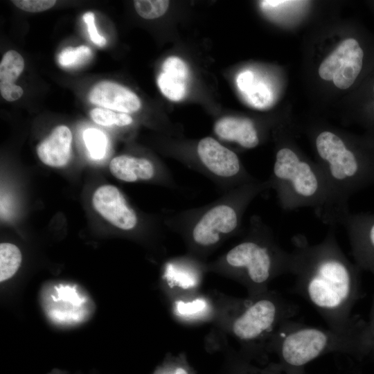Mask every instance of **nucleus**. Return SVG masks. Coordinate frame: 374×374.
Returning <instances> with one entry per match:
<instances>
[{
  "mask_svg": "<svg viewBox=\"0 0 374 374\" xmlns=\"http://www.w3.org/2000/svg\"><path fill=\"white\" fill-rule=\"evenodd\" d=\"M229 309L228 330L244 346V354L254 357L266 351L278 327L298 312L296 305L270 290L235 300Z\"/></svg>",
  "mask_w": 374,
  "mask_h": 374,
  "instance_id": "nucleus-7",
  "label": "nucleus"
},
{
  "mask_svg": "<svg viewBox=\"0 0 374 374\" xmlns=\"http://www.w3.org/2000/svg\"><path fill=\"white\" fill-rule=\"evenodd\" d=\"M291 253L276 241L274 232L258 215L250 217L247 231L237 244L213 262L206 271L229 276L242 284L249 296L269 290L274 279L290 273Z\"/></svg>",
  "mask_w": 374,
  "mask_h": 374,
  "instance_id": "nucleus-3",
  "label": "nucleus"
},
{
  "mask_svg": "<svg viewBox=\"0 0 374 374\" xmlns=\"http://www.w3.org/2000/svg\"><path fill=\"white\" fill-rule=\"evenodd\" d=\"M186 81L172 74L161 73L157 79L162 93L173 101L181 100L186 93Z\"/></svg>",
  "mask_w": 374,
  "mask_h": 374,
  "instance_id": "nucleus-19",
  "label": "nucleus"
},
{
  "mask_svg": "<svg viewBox=\"0 0 374 374\" xmlns=\"http://www.w3.org/2000/svg\"><path fill=\"white\" fill-rule=\"evenodd\" d=\"M247 93L250 102L256 107L264 106L270 100V92L262 84L252 85Z\"/></svg>",
  "mask_w": 374,
  "mask_h": 374,
  "instance_id": "nucleus-27",
  "label": "nucleus"
},
{
  "mask_svg": "<svg viewBox=\"0 0 374 374\" xmlns=\"http://www.w3.org/2000/svg\"><path fill=\"white\" fill-rule=\"evenodd\" d=\"M371 92V97H372V100L371 101V109L368 114V117L367 118V123L371 130L373 133L372 139L374 140V82L371 85H370V90Z\"/></svg>",
  "mask_w": 374,
  "mask_h": 374,
  "instance_id": "nucleus-32",
  "label": "nucleus"
},
{
  "mask_svg": "<svg viewBox=\"0 0 374 374\" xmlns=\"http://www.w3.org/2000/svg\"><path fill=\"white\" fill-rule=\"evenodd\" d=\"M242 354L233 365L231 374H293L286 370L278 361H260Z\"/></svg>",
  "mask_w": 374,
  "mask_h": 374,
  "instance_id": "nucleus-17",
  "label": "nucleus"
},
{
  "mask_svg": "<svg viewBox=\"0 0 374 374\" xmlns=\"http://www.w3.org/2000/svg\"><path fill=\"white\" fill-rule=\"evenodd\" d=\"M364 325L357 329L339 331L303 324L288 319L276 330L266 351L274 353L278 362L294 374H305V366L318 357L332 353L355 357L367 355Z\"/></svg>",
  "mask_w": 374,
  "mask_h": 374,
  "instance_id": "nucleus-6",
  "label": "nucleus"
},
{
  "mask_svg": "<svg viewBox=\"0 0 374 374\" xmlns=\"http://www.w3.org/2000/svg\"><path fill=\"white\" fill-rule=\"evenodd\" d=\"M269 189L268 179H257L204 206L169 211L163 222L170 230L181 236L187 255L204 262L223 242L241 232L248 206L257 196Z\"/></svg>",
  "mask_w": 374,
  "mask_h": 374,
  "instance_id": "nucleus-2",
  "label": "nucleus"
},
{
  "mask_svg": "<svg viewBox=\"0 0 374 374\" xmlns=\"http://www.w3.org/2000/svg\"><path fill=\"white\" fill-rule=\"evenodd\" d=\"M21 262L19 249L11 243L0 244V281L11 278L18 270Z\"/></svg>",
  "mask_w": 374,
  "mask_h": 374,
  "instance_id": "nucleus-18",
  "label": "nucleus"
},
{
  "mask_svg": "<svg viewBox=\"0 0 374 374\" xmlns=\"http://www.w3.org/2000/svg\"><path fill=\"white\" fill-rule=\"evenodd\" d=\"M162 72L176 75L187 80L188 70L186 63L179 57L171 56L168 57L162 66Z\"/></svg>",
  "mask_w": 374,
  "mask_h": 374,
  "instance_id": "nucleus-25",
  "label": "nucleus"
},
{
  "mask_svg": "<svg viewBox=\"0 0 374 374\" xmlns=\"http://www.w3.org/2000/svg\"><path fill=\"white\" fill-rule=\"evenodd\" d=\"M267 179L283 210L310 207L323 223L329 226L338 224L330 190L321 168L293 147L281 145L276 150Z\"/></svg>",
  "mask_w": 374,
  "mask_h": 374,
  "instance_id": "nucleus-5",
  "label": "nucleus"
},
{
  "mask_svg": "<svg viewBox=\"0 0 374 374\" xmlns=\"http://www.w3.org/2000/svg\"><path fill=\"white\" fill-rule=\"evenodd\" d=\"M91 119L103 126H127L132 124V118L125 113L116 112L108 109L94 108L90 112Z\"/></svg>",
  "mask_w": 374,
  "mask_h": 374,
  "instance_id": "nucleus-20",
  "label": "nucleus"
},
{
  "mask_svg": "<svg viewBox=\"0 0 374 374\" xmlns=\"http://www.w3.org/2000/svg\"><path fill=\"white\" fill-rule=\"evenodd\" d=\"M364 337L367 355H374V300L369 319L366 321Z\"/></svg>",
  "mask_w": 374,
  "mask_h": 374,
  "instance_id": "nucleus-30",
  "label": "nucleus"
},
{
  "mask_svg": "<svg viewBox=\"0 0 374 374\" xmlns=\"http://www.w3.org/2000/svg\"><path fill=\"white\" fill-rule=\"evenodd\" d=\"M82 19L87 24L89 37L93 43L100 47L104 46L107 41L104 37L98 33L96 28L94 14L92 12H87L83 15Z\"/></svg>",
  "mask_w": 374,
  "mask_h": 374,
  "instance_id": "nucleus-28",
  "label": "nucleus"
},
{
  "mask_svg": "<svg viewBox=\"0 0 374 374\" xmlns=\"http://www.w3.org/2000/svg\"><path fill=\"white\" fill-rule=\"evenodd\" d=\"M292 244L294 292L314 307L328 328L348 331L362 327L365 321L351 314L361 294V269L341 250L335 226H330L317 244H310L302 234L294 235Z\"/></svg>",
  "mask_w": 374,
  "mask_h": 374,
  "instance_id": "nucleus-1",
  "label": "nucleus"
},
{
  "mask_svg": "<svg viewBox=\"0 0 374 374\" xmlns=\"http://www.w3.org/2000/svg\"><path fill=\"white\" fill-rule=\"evenodd\" d=\"M204 303L202 299H196L188 302L180 301L177 305V310L178 314L183 317H196L198 312H202L203 310Z\"/></svg>",
  "mask_w": 374,
  "mask_h": 374,
  "instance_id": "nucleus-29",
  "label": "nucleus"
},
{
  "mask_svg": "<svg viewBox=\"0 0 374 374\" xmlns=\"http://www.w3.org/2000/svg\"><path fill=\"white\" fill-rule=\"evenodd\" d=\"M253 75L249 71H244L238 75L236 82L238 87L243 92H247L253 85Z\"/></svg>",
  "mask_w": 374,
  "mask_h": 374,
  "instance_id": "nucleus-31",
  "label": "nucleus"
},
{
  "mask_svg": "<svg viewBox=\"0 0 374 374\" xmlns=\"http://www.w3.org/2000/svg\"><path fill=\"white\" fill-rule=\"evenodd\" d=\"M314 145L339 224L350 212L351 196L374 185V140H346L324 130L315 136Z\"/></svg>",
  "mask_w": 374,
  "mask_h": 374,
  "instance_id": "nucleus-4",
  "label": "nucleus"
},
{
  "mask_svg": "<svg viewBox=\"0 0 374 374\" xmlns=\"http://www.w3.org/2000/svg\"><path fill=\"white\" fill-rule=\"evenodd\" d=\"M193 148L177 153L176 158L209 179L220 195L257 179L235 152L213 137L200 139Z\"/></svg>",
  "mask_w": 374,
  "mask_h": 374,
  "instance_id": "nucleus-8",
  "label": "nucleus"
},
{
  "mask_svg": "<svg viewBox=\"0 0 374 374\" xmlns=\"http://www.w3.org/2000/svg\"><path fill=\"white\" fill-rule=\"evenodd\" d=\"M83 139L92 159H101L104 157L107 139L102 131L96 128H88L83 133Z\"/></svg>",
  "mask_w": 374,
  "mask_h": 374,
  "instance_id": "nucleus-21",
  "label": "nucleus"
},
{
  "mask_svg": "<svg viewBox=\"0 0 374 374\" xmlns=\"http://www.w3.org/2000/svg\"><path fill=\"white\" fill-rule=\"evenodd\" d=\"M92 205L102 217L122 231H134L140 224L139 214L113 185L100 186L93 195Z\"/></svg>",
  "mask_w": 374,
  "mask_h": 374,
  "instance_id": "nucleus-12",
  "label": "nucleus"
},
{
  "mask_svg": "<svg viewBox=\"0 0 374 374\" xmlns=\"http://www.w3.org/2000/svg\"><path fill=\"white\" fill-rule=\"evenodd\" d=\"M91 50L87 46L68 47L61 51L57 61L63 67L72 68L84 64L91 57Z\"/></svg>",
  "mask_w": 374,
  "mask_h": 374,
  "instance_id": "nucleus-23",
  "label": "nucleus"
},
{
  "mask_svg": "<svg viewBox=\"0 0 374 374\" xmlns=\"http://www.w3.org/2000/svg\"><path fill=\"white\" fill-rule=\"evenodd\" d=\"M154 374H196V372L184 355L170 354Z\"/></svg>",
  "mask_w": 374,
  "mask_h": 374,
  "instance_id": "nucleus-22",
  "label": "nucleus"
},
{
  "mask_svg": "<svg viewBox=\"0 0 374 374\" xmlns=\"http://www.w3.org/2000/svg\"><path fill=\"white\" fill-rule=\"evenodd\" d=\"M72 134L65 125L55 127L51 133L37 146V154L44 164L61 168L69 161Z\"/></svg>",
  "mask_w": 374,
  "mask_h": 374,
  "instance_id": "nucleus-15",
  "label": "nucleus"
},
{
  "mask_svg": "<svg viewBox=\"0 0 374 374\" xmlns=\"http://www.w3.org/2000/svg\"><path fill=\"white\" fill-rule=\"evenodd\" d=\"M213 130L220 139L235 143L243 148H254L260 143L259 130L249 118L224 116L215 121Z\"/></svg>",
  "mask_w": 374,
  "mask_h": 374,
  "instance_id": "nucleus-14",
  "label": "nucleus"
},
{
  "mask_svg": "<svg viewBox=\"0 0 374 374\" xmlns=\"http://www.w3.org/2000/svg\"><path fill=\"white\" fill-rule=\"evenodd\" d=\"M109 168L114 177L125 182L151 181L169 189L180 188L170 169L148 157L119 155L112 159Z\"/></svg>",
  "mask_w": 374,
  "mask_h": 374,
  "instance_id": "nucleus-10",
  "label": "nucleus"
},
{
  "mask_svg": "<svg viewBox=\"0 0 374 374\" xmlns=\"http://www.w3.org/2000/svg\"><path fill=\"white\" fill-rule=\"evenodd\" d=\"M19 9L30 12H38L52 8L56 3L54 0H14L12 1Z\"/></svg>",
  "mask_w": 374,
  "mask_h": 374,
  "instance_id": "nucleus-26",
  "label": "nucleus"
},
{
  "mask_svg": "<svg viewBox=\"0 0 374 374\" xmlns=\"http://www.w3.org/2000/svg\"><path fill=\"white\" fill-rule=\"evenodd\" d=\"M24 69V60L16 51H9L2 57L0 63V93L7 101L19 99L23 89L15 84Z\"/></svg>",
  "mask_w": 374,
  "mask_h": 374,
  "instance_id": "nucleus-16",
  "label": "nucleus"
},
{
  "mask_svg": "<svg viewBox=\"0 0 374 374\" xmlns=\"http://www.w3.org/2000/svg\"><path fill=\"white\" fill-rule=\"evenodd\" d=\"M339 224L346 230L356 265L374 275V213L350 211Z\"/></svg>",
  "mask_w": 374,
  "mask_h": 374,
  "instance_id": "nucleus-11",
  "label": "nucleus"
},
{
  "mask_svg": "<svg viewBox=\"0 0 374 374\" xmlns=\"http://www.w3.org/2000/svg\"><path fill=\"white\" fill-rule=\"evenodd\" d=\"M89 99L94 105L122 113L139 110L141 103L131 90L116 82L102 81L91 90Z\"/></svg>",
  "mask_w": 374,
  "mask_h": 374,
  "instance_id": "nucleus-13",
  "label": "nucleus"
},
{
  "mask_svg": "<svg viewBox=\"0 0 374 374\" xmlns=\"http://www.w3.org/2000/svg\"><path fill=\"white\" fill-rule=\"evenodd\" d=\"M167 0H136L134 5L137 13L143 18L152 19L162 16L168 10Z\"/></svg>",
  "mask_w": 374,
  "mask_h": 374,
  "instance_id": "nucleus-24",
  "label": "nucleus"
},
{
  "mask_svg": "<svg viewBox=\"0 0 374 374\" xmlns=\"http://www.w3.org/2000/svg\"><path fill=\"white\" fill-rule=\"evenodd\" d=\"M365 49L353 37L342 41L321 63L319 76L341 89L350 87L364 68Z\"/></svg>",
  "mask_w": 374,
  "mask_h": 374,
  "instance_id": "nucleus-9",
  "label": "nucleus"
}]
</instances>
